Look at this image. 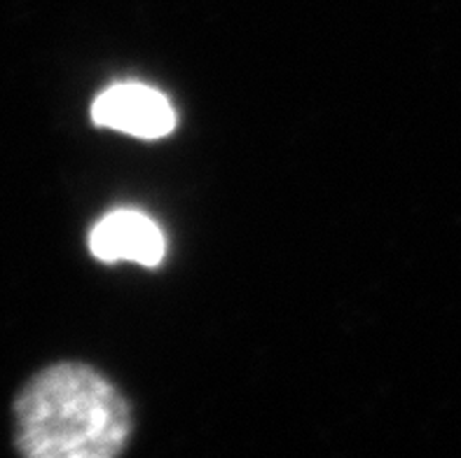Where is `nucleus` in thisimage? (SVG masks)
<instances>
[{
  "label": "nucleus",
  "mask_w": 461,
  "mask_h": 458,
  "mask_svg": "<svg viewBox=\"0 0 461 458\" xmlns=\"http://www.w3.org/2000/svg\"><path fill=\"white\" fill-rule=\"evenodd\" d=\"M89 250L104 262L131 260L158 267L164 257V234L158 222L134 209H120L104 215L89 232Z\"/></svg>",
  "instance_id": "7ed1b4c3"
},
{
  "label": "nucleus",
  "mask_w": 461,
  "mask_h": 458,
  "mask_svg": "<svg viewBox=\"0 0 461 458\" xmlns=\"http://www.w3.org/2000/svg\"><path fill=\"white\" fill-rule=\"evenodd\" d=\"M131 426L124 395L82 363L45 367L14 400V445L31 458H111Z\"/></svg>",
  "instance_id": "f257e3e1"
},
{
  "label": "nucleus",
  "mask_w": 461,
  "mask_h": 458,
  "mask_svg": "<svg viewBox=\"0 0 461 458\" xmlns=\"http://www.w3.org/2000/svg\"><path fill=\"white\" fill-rule=\"evenodd\" d=\"M92 120L99 127L124 131L136 139H162L176 127V112L159 89L143 82H117L92 103Z\"/></svg>",
  "instance_id": "f03ea898"
}]
</instances>
